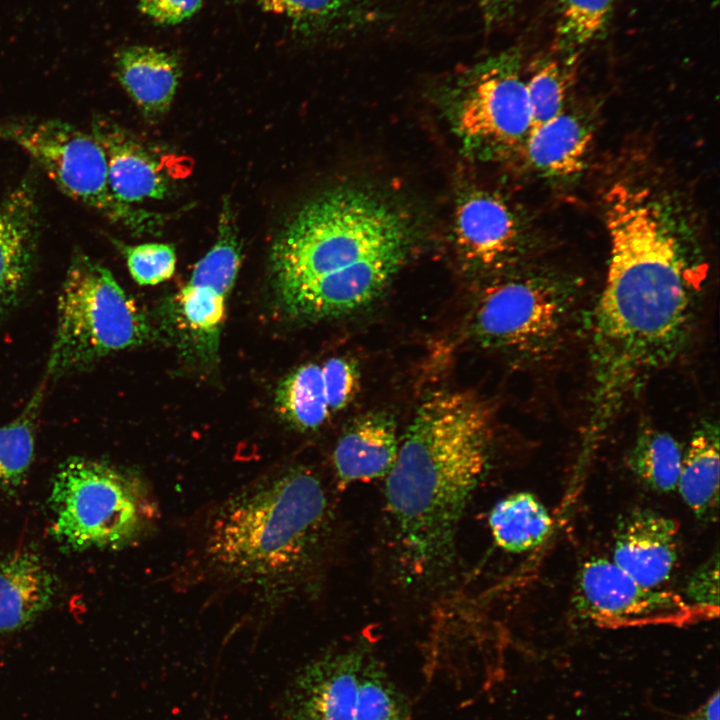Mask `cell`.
<instances>
[{
	"mask_svg": "<svg viewBox=\"0 0 720 720\" xmlns=\"http://www.w3.org/2000/svg\"><path fill=\"white\" fill-rule=\"evenodd\" d=\"M579 299L576 279L534 268L501 275L484 287L471 319L483 347L525 360H542L563 344Z\"/></svg>",
	"mask_w": 720,
	"mask_h": 720,
	"instance_id": "obj_7",
	"label": "cell"
},
{
	"mask_svg": "<svg viewBox=\"0 0 720 720\" xmlns=\"http://www.w3.org/2000/svg\"><path fill=\"white\" fill-rule=\"evenodd\" d=\"M573 60L561 62L556 58H544L534 66L526 88L531 112L532 128L556 117L565 110L569 87L570 65Z\"/></svg>",
	"mask_w": 720,
	"mask_h": 720,
	"instance_id": "obj_29",
	"label": "cell"
},
{
	"mask_svg": "<svg viewBox=\"0 0 720 720\" xmlns=\"http://www.w3.org/2000/svg\"><path fill=\"white\" fill-rule=\"evenodd\" d=\"M56 579L41 557L17 550L0 558V635L32 623L51 604Z\"/></svg>",
	"mask_w": 720,
	"mask_h": 720,
	"instance_id": "obj_18",
	"label": "cell"
},
{
	"mask_svg": "<svg viewBox=\"0 0 720 720\" xmlns=\"http://www.w3.org/2000/svg\"><path fill=\"white\" fill-rule=\"evenodd\" d=\"M203 0H139L140 12L160 25H176L194 15Z\"/></svg>",
	"mask_w": 720,
	"mask_h": 720,
	"instance_id": "obj_32",
	"label": "cell"
},
{
	"mask_svg": "<svg viewBox=\"0 0 720 720\" xmlns=\"http://www.w3.org/2000/svg\"><path fill=\"white\" fill-rule=\"evenodd\" d=\"M718 554L699 566L688 578L682 595L691 605L718 615Z\"/></svg>",
	"mask_w": 720,
	"mask_h": 720,
	"instance_id": "obj_31",
	"label": "cell"
},
{
	"mask_svg": "<svg viewBox=\"0 0 720 720\" xmlns=\"http://www.w3.org/2000/svg\"><path fill=\"white\" fill-rule=\"evenodd\" d=\"M574 605L585 619L605 627L688 624L714 614L677 593L642 585L612 560L592 558L581 567Z\"/></svg>",
	"mask_w": 720,
	"mask_h": 720,
	"instance_id": "obj_10",
	"label": "cell"
},
{
	"mask_svg": "<svg viewBox=\"0 0 720 720\" xmlns=\"http://www.w3.org/2000/svg\"><path fill=\"white\" fill-rule=\"evenodd\" d=\"M270 13L286 18L302 33H317L351 21L359 0H251Z\"/></svg>",
	"mask_w": 720,
	"mask_h": 720,
	"instance_id": "obj_27",
	"label": "cell"
},
{
	"mask_svg": "<svg viewBox=\"0 0 720 720\" xmlns=\"http://www.w3.org/2000/svg\"><path fill=\"white\" fill-rule=\"evenodd\" d=\"M719 427L703 421L683 452L677 490L699 519L711 518L719 504Z\"/></svg>",
	"mask_w": 720,
	"mask_h": 720,
	"instance_id": "obj_21",
	"label": "cell"
},
{
	"mask_svg": "<svg viewBox=\"0 0 720 720\" xmlns=\"http://www.w3.org/2000/svg\"><path fill=\"white\" fill-rule=\"evenodd\" d=\"M227 296L214 287L190 281L176 296L181 324L208 354L217 351Z\"/></svg>",
	"mask_w": 720,
	"mask_h": 720,
	"instance_id": "obj_26",
	"label": "cell"
},
{
	"mask_svg": "<svg viewBox=\"0 0 720 720\" xmlns=\"http://www.w3.org/2000/svg\"><path fill=\"white\" fill-rule=\"evenodd\" d=\"M149 322L109 269L73 254L57 300L55 337L45 376L80 372L100 359L146 342Z\"/></svg>",
	"mask_w": 720,
	"mask_h": 720,
	"instance_id": "obj_6",
	"label": "cell"
},
{
	"mask_svg": "<svg viewBox=\"0 0 720 720\" xmlns=\"http://www.w3.org/2000/svg\"><path fill=\"white\" fill-rule=\"evenodd\" d=\"M48 381L44 375L21 413L0 427V492L15 490L29 471L34 458L38 415Z\"/></svg>",
	"mask_w": 720,
	"mask_h": 720,
	"instance_id": "obj_24",
	"label": "cell"
},
{
	"mask_svg": "<svg viewBox=\"0 0 720 720\" xmlns=\"http://www.w3.org/2000/svg\"><path fill=\"white\" fill-rule=\"evenodd\" d=\"M37 229L35 195L22 183L0 198V324L19 304L29 284Z\"/></svg>",
	"mask_w": 720,
	"mask_h": 720,
	"instance_id": "obj_15",
	"label": "cell"
},
{
	"mask_svg": "<svg viewBox=\"0 0 720 720\" xmlns=\"http://www.w3.org/2000/svg\"><path fill=\"white\" fill-rule=\"evenodd\" d=\"M130 275L139 285H156L170 279L176 268V253L166 243L119 245Z\"/></svg>",
	"mask_w": 720,
	"mask_h": 720,
	"instance_id": "obj_30",
	"label": "cell"
},
{
	"mask_svg": "<svg viewBox=\"0 0 720 720\" xmlns=\"http://www.w3.org/2000/svg\"><path fill=\"white\" fill-rule=\"evenodd\" d=\"M517 0H477L487 27L500 24L511 16Z\"/></svg>",
	"mask_w": 720,
	"mask_h": 720,
	"instance_id": "obj_33",
	"label": "cell"
},
{
	"mask_svg": "<svg viewBox=\"0 0 720 720\" xmlns=\"http://www.w3.org/2000/svg\"><path fill=\"white\" fill-rule=\"evenodd\" d=\"M452 104L456 131L471 147L523 146L532 120L519 50L507 49L466 70L454 86Z\"/></svg>",
	"mask_w": 720,
	"mask_h": 720,
	"instance_id": "obj_9",
	"label": "cell"
},
{
	"mask_svg": "<svg viewBox=\"0 0 720 720\" xmlns=\"http://www.w3.org/2000/svg\"><path fill=\"white\" fill-rule=\"evenodd\" d=\"M392 416L371 412L355 419L341 434L332 461L341 486L386 477L399 450Z\"/></svg>",
	"mask_w": 720,
	"mask_h": 720,
	"instance_id": "obj_17",
	"label": "cell"
},
{
	"mask_svg": "<svg viewBox=\"0 0 720 720\" xmlns=\"http://www.w3.org/2000/svg\"><path fill=\"white\" fill-rule=\"evenodd\" d=\"M679 523L650 508H636L620 520L612 561L642 585L661 588L678 561Z\"/></svg>",
	"mask_w": 720,
	"mask_h": 720,
	"instance_id": "obj_14",
	"label": "cell"
},
{
	"mask_svg": "<svg viewBox=\"0 0 720 720\" xmlns=\"http://www.w3.org/2000/svg\"><path fill=\"white\" fill-rule=\"evenodd\" d=\"M454 240L466 264L480 271L495 272L523 254L527 235L519 215L503 198L474 190L458 201Z\"/></svg>",
	"mask_w": 720,
	"mask_h": 720,
	"instance_id": "obj_12",
	"label": "cell"
},
{
	"mask_svg": "<svg viewBox=\"0 0 720 720\" xmlns=\"http://www.w3.org/2000/svg\"><path fill=\"white\" fill-rule=\"evenodd\" d=\"M488 408L472 393H433L417 408L385 477L388 548L407 585L452 570L457 531L490 459Z\"/></svg>",
	"mask_w": 720,
	"mask_h": 720,
	"instance_id": "obj_2",
	"label": "cell"
},
{
	"mask_svg": "<svg viewBox=\"0 0 720 720\" xmlns=\"http://www.w3.org/2000/svg\"><path fill=\"white\" fill-rule=\"evenodd\" d=\"M373 648L360 637L306 663L282 696L278 720H354L360 670Z\"/></svg>",
	"mask_w": 720,
	"mask_h": 720,
	"instance_id": "obj_11",
	"label": "cell"
},
{
	"mask_svg": "<svg viewBox=\"0 0 720 720\" xmlns=\"http://www.w3.org/2000/svg\"><path fill=\"white\" fill-rule=\"evenodd\" d=\"M90 133L105 153L109 188L118 202L134 206L168 195V177L134 135L104 117L92 121Z\"/></svg>",
	"mask_w": 720,
	"mask_h": 720,
	"instance_id": "obj_16",
	"label": "cell"
},
{
	"mask_svg": "<svg viewBox=\"0 0 720 720\" xmlns=\"http://www.w3.org/2000/svg\"><path fill=\"white\" fill-rule=\"evenodd\" d=\"M354 720H413L409 697L392 679L375 647L360 670Z\"/></svg>",
	"mask_w": 720,
	"mask_h": 720,
	"instance_id": "obj_25",
	"label": "cell"
},
{
	"mask_svg": "<svg viewBox=\"0 0 720 720\" xmlns=\"http://www.w3.org/2000/svg\"><path fill=\"white\" fill-rule=\"evenodd\" d=\"M488 524L498 547L510 553H524L548 538L553 519L537 496L524 491L498 501L489 513Z\"/></svg>",
	"mask_w": 720,
	"mask_h": 720,
	"instance_id": "obj_22",
	"label": "cell"
},
{
	"mask_svg": "<svg viewBox=\"0 0 720 720\" xmlns=\"http://www.w3.org/2000/svg\"><path fill=\"white\" fill-rule=\"evenodd\" d=\"M356 364L344 357L308 363L279 384L275 403L280 415L300 431H314L346 408L359 390Z\"/></svg>",
	"mask_w": 720,
	"mask_h": 720,
	"instance_id": "obj_13",
	"label": "cell"
},
{
	"mask_svg": "<svg viewBox=\"0 0 720 720\" xmlns=\"http://www.w3.org/2000/svg\"><path fill=\"white\" fill-rule=\"evenodd\" d=\"M556 3L558 45L570 52L605 32L615 0H556Z\"/></svg>",
	"mask_w": 720,
	"mask_h": 720,
	"instance_id": "obj_28",
	"label": "cell"
},
{
	"mask_svg": "<svg viewBox=\"0 0 720 720\" xmlns=\"http://www.w3.org/2000/svg\"><path fill=\"white\" fill-rule=\"evenodd\" d=\"M683 448L668 432L645 426L637 433L627 455V465L647 488L669 493L677 490Z\"/></svg>",
	"mask_w": 720,
	"mask_h": 720,
	"instance_id": "obj_23",
	"label": "cell"
},
{
	"mask_svg": "<svg viewBox=\"0 0 720 720\" xmlns=\"http://www.w3.org/2000/svg\"><path fill=\"white\" fill-rule=\"evenodd\" d=\"M686 720H719V693L718 691L695 713Z\"/></svg>",
	"mask_w": 720,
	"mask_h": 720,
	"instance_id": "obj_34",
	"label": "cell"
},
{
	"mask_svg": "<svg viewBox=\"0 0 720 720\" xmlns=\"http://www.w3.org/2000/svg\"><path fill=\"white\" fill-rule=\"evenodd\" d=\"M686 216L653 185L623 181L605 194L609 258L592 320L593 433L688 343L705 265Z\"/></svg>",
	"mask_w": 720,
	"mask_h": 720,
	"instance_id": "obj_1",
	"label": "cell"
},
{
	"mask_svg": "<svg viewBox=\"0 0 720 720\" xmlns=\"http://www.w3.org/2000/svg\"><path fill=\"white\" fill-rule=\"evenodd\" d=\"M0 139L20 147L68 197L137 232L156 216L118 202L107 177L106 156L91 133L57 119L0 121Z\"/></svg>",
	"mask_w": 720,
	"mask_h": 720,
	"instance_id": "obj_8",
	"label": "cell"
},
{
	"mask_svg": "<svg viewBox=\"0 0 720 720\" xmlns=\"http://www.w3.org/2000/svg\"><path fill=\"white\" fill-rule=\"evenodd\" d=\"M410 230L398 211L358 189H336L303 205L275 239L270 264L285 310L323 319L375 300L404 262Z\"/></svg>",
	"mask_w": 720,
	"mask_h": 720,
	"instance_id": "obj_3",
	"label": "cell"
},
{
	"mask_svg": "<svg viewBox=\"0 0 720 720\" xmlns=\"http://www.w3.org/2000/svg\"><path fill=\"white\" fill-rule=\"evenodd\" d=\"M332 508L321 478L291 466L241 488L210 513L198 544L207 576L265 597L286 596L318 570Z\"/></svg>",
	"mask_w": 720,
	"mask_h": 720,
	"instance_id": "obj_4",
	"label": "cell"
},
{
	"mask_svg": "<svg viewBox=\"0 0 720 720\" xmlns=\"http://www.w3.org/2000/svg\"><path fill=\"white\" fill-rule=\"evenodd\" d=\"M48 507L50 533L76 551L136 544L160 520L158 502L141 477L85 457H70L58 467Z\"/></svg>",
	"mask_w": 720,
	"mask_h": 720,
	"instance_id": "obj_5",
	"label": "cell"
},
{
	"mask_svg": "<svg viewBox=\"0 0 720 720\" xmlns=\"http://www.w3.org/2000/svg\"><path fill=\"white\" fill-rule=\"evenodd\" d=\"M116 76L141 112L150 119L165 114L181 76L177 58L149 45H130L114 55Z\"/></svg>",
	"mask_w": 720,
	"mask_h": 720,
	"instance_id": "obj_19",
	"label": "cell"
},
{
	"mask_svg": "<svg viewBox=\"0 0 720 720\" xmlns=\"http://www.w3.org/2000/svg\"><path fill=\"white\" fill-rule=\"evenodd\" d=\"M592 139L591 124L564 110L532 128L522 147L528 164L540 175L569 178L583 171Z\"/></svg>",
	"mask_w": 720,
	"mask_h": 720,
	"instance_id": "obj_20",
	"label": "cell"
}]
</instances>
